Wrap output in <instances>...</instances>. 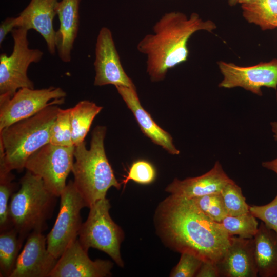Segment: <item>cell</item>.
Listing matches in <instances>:
<instances>
[{
  "label": "cell",
  "mask_w": 277,
  "mask_h": 277,
  "mask_svg": "<svg viewBox=\"0 0 277 277\" xmlns=\"http://www.w3.org/2000/svg\"><path fill=\"white\" fill-rule=\"evenodd\" d=\"M154 223L162 242L175 252L217 264L230 236L220 223L204 214L192 199L170 194L155 210Z\"/></svg>",
  "instance_id": "1"
},
{
  "label": "cell",
  "mask_w": 277,
  "mask_h": 277,
  "mask_svg": "<svg viewBox=\"0 0 277 277\" xmlns=\"http://www.w3.org/2000/svg\"><path fill=\"white\" fill-rule=\"evenodd\" d=\"M216 28L213 22L204 21L196 13L189 17L180 12L164 14L153 26V32L146 35L136 46L146 56V72L151 81H163L169 69L188 60V42L195 32H211Z\"/></svg>",
  "instance_id": "2"
},
{
  "label": "cell",
  "mask_w": 277,
  "mask_h": 277,
  "mask_svg": "<svg viewBox=\"0 0 277 277\" xmlns=\"http://www.w3.org/2000/svg\"><path fill=\"white\" fill-rule=\"evenodd\" d=\"M106 132L105 126H97L92 133L89 149L85 142L74 146L75 161L71 171L73 181L88 208L106 197L111 187L118 190L121 187L106 155L104 144Z\"/></svg>",
  "instance_id": "3"
},
{
  "label": "cell",
  "mask_w": 277,
  "mask_h": 277,
  "mask_svg": "<svg viewBox=\"0 0 277 277\" xmlns=\"http://www.w3.org/2000/svg\"><path fill=\"white\" fill-rule=\"evenodd\" d=\"M64 102V98L56 100L35 115L0 130V143L10 170L22 172L29 157L50 143L51 128L60 109L58 105Z\"/></svg>",
  "instance_id": "4"
},
{
  "label": "cell",
  "mask_w": 277,
  "mask_h": 277,
  "mask_svg": "<svg viewBox=\"0 0 277 277\" xmlns=\"http://www.w3.org/2000/svg\"><path fill=\"white\" fill-rule=\"evenodd\" d=\"M19 190L9 203V216L19 235L25 239L33 231L43 232L52 216L58 197L45 186L42 179L26 170Z\"/></svg>",
  "instance_id": "5"
},
{
  "label": "cell",
  "mask_w": 277,
  "mask_h": 277,
  "mask_svg": "<svg viewBox=\"0 0 277 277\" xmlns=\"http://www.w3.org/2000/svg\"><path fill=\"white\" fill-rule=\"evenodd\" d=\"M111 205L106 197L91 205L86 221L82 223L78 240L88 252L90 248L108 254L119 267H123L120 247L124 238L122 228L112 219Z\"/></svg>",
  "instance_id": "6"
},
{
  "label": "cell",
  "mask_w": 277,
  "mask_h": 277,
  "mask_svg": "<svg viewBox=\"0 0 277 277\" xmlns=\"http://www.w3.org/2000/svg\"><path fill=\"white\" fill-rule=\"evenodd\" d=\"M28 31L23 27L11 32L13 48L11 54L0 55V97H11L19 89H33V83L27 75L29 66L41 61L43 52L29 47Z\"/></svg>",
  "instance_id": "7"
},
{
  "label": "cell",
  "mask_w": 277,
  "mask_h": 277,
  "mask_svg": "<svg viewBox=\"0 0 277 277\" xmlns=\"http://www.w3.org/2000/svg\"><path fill=\"white\" fill-rule=\"evenodd\" d=\"M60 210L54 224L47 235V247L57 259L76 240L82 225L81 211L88 205L74 184L69 180L60 196Z\"/></svg>",
  "instance_id": "8"
},
{
  "label": "cell",
  "mask_w": 277,
  "mask_h": 277,
  "mask_svg": "<svg viewBox=\"0 0 277 277\" xmlns=\"http://www.w3.org/2000/svg\"><path fill=\"white\" fill-rule=\"evenodd\" d=\"M74 150V146H62L48 143L29 157L25 169L41 177L46 188L59 197L72 171Z\"/></svg>",
  "instance_id": "9"
},
{
  "label": "cell",
  "mask_w": 277,
  "mask_h": 277,
  "mask_svg": "<svg viewBox=\"0 0 277 277\" xmlns=\"http://www.w3.org/2000/svg\"><path fill=\"white\" fill-rule=\"evenodd\" d=\"M66 93L60 87L22 88L11 97H0V130L37 113Z\"/></svg>",
  "instance_id": "10"
},
{
  "label": "cell",
  "mask_w": 277,
  "mask_h": 277,
  "mask_svg": "<svg viewBox=\"0 0 277 277\" xmlns=\"http://www.w3.org/2000/svg\"><path fill=\"white\" fill-rule=\"evenodd\" d=\"M217 64L223 76L220 87H242L259 96L262 87L277 88V59L247 67L221 61Z\"/></svg>",
  "instance_id": "11"
},
{
  "label": "cell",
  "mask_w": 277,
  "mask_h": 277,
  "mask_svg": "<svg viewBox=\"0 0 277 277\" xmlns=\"http://www.w3.org/2000/svg\"><path fill=\"white\" fill-rule=\"evenodd\" d=\"M95 55V86L113 85L136 88L123 67L112 32L106 27H102L98 32Z\"/></svg>",
  "instance_id": "12"
},
{
  "label": "cell",
  "mask_w": 277,
  "mask_h": 277,
  "mask_svg": "<svg viewBox=\"0 0 277 277\" xmlns=\"http://www.w3.org/2000/svg\"><path fill=\"white\" fill-rule=\"evenodd\" d=\"M113 266L109 260H92L77 239L59 258L48 277H105L111 275Z\"/></svg>",
  "instance_id": "13"
},
{
  "label": "cell",
  "mask_w": 277,
  "mask_h": 277,
  "mask_svg": "<svg viewBox=\"0 0 277 277\" xmlns=\"http://www.w3.org/2000/svg\"><path fill=\"white\" fill-rule=\"evenodd\" d=\"M27 238L10 277H48L58 259L48 251L46 236L33 231Z\"/></svg>",
  "instance_id": "14"
},
{
  "label": "cell",
  "mask_w": 277,
  "mask_h": 277,
  "mask_svg": "<svg viewBox=\"0 0 277 277\" xmlns=\"http://www.w3.org/2000/svg\"><path fill=\"white\" fill-rule=\"evenodd\" d=\"M217 266L220 276H258L253 238L231 236L229 245Z\"/></svg>",
  "instance_id": "15"
},
{
  "label": "cell",
  "mask_w": 277,
  "mask_h": 277,
  "mask_svg": "<svg viewBox=\"0 0 277 277\" xmlns=\"http://www.w3.org/2000/svg\"><path fill=\"white\" fill-rule=\"evenodd\" d=\"M233 181L224 171L220 162L216 161L213 167L206 173L183 180L175 179L165 190L170 194L192 199L221 193L223 188Z\"/></svg>",
  "instance_id": "16"
},
{
  "label": "cell",
  "mask_w": 277,
  "mask_h": 277,
  "mask_svg": "<svg viewBox=\"0 0 277 277\" xmlns=\"http://www.w3.org/2000/svg\"><path fill=\"white\" fill-rule=\"evenodd\" d=\"M58 0H31L17 16L18 27L35 30L45 39L48 50L54 54L56 49V31L53 21L56 14Z\"/></svg>",
  "instance_id": "17"
},
{
  "label": "cell",
  "mask_w": 277,
  "mask_h": 277,
  "mask_svg": "<svg viewBox=\"0 0 277 277\" xmlns=\"http://www.w3.org/2000/svg\"><path fill=\"white\" fill-rule=\"evenodd\" d=\"M115 87L128 108L133 113L143 133L170 154H179L180 151L174 145L170 134L161 128L141 105L136 88L123 86Z\"/></svg>",
  "instance_id": "18"
},
{
  "label": "cell",
  "mask_w": 277,
  "mask_h": 277,
  "mask_svg": "<svg viewBox=\"0 0 277 277\" xmlns=\"http://www.w3.org/2000/svg\"><path fill=\"white\" fill-rule=\"evenodd\" d=\"M81 0H61L56 6L60 27L56 31L55 43L58 55L64 62L71 61V53L80 25Z\"/></svg>",
  "instance_id": "19"
},
{
  "label": "cell",
  "mask_w": 277,
  "mask_h": 277,
  "mask_svg": "<svg viewBox=\"0 0 277 277\" xmlns=\"http://www.w3.org/2000/svg\"><path fill=\"white\" fill-rule=\"evenodd\" d=\"M253 241L258 276L277 277V233L261 222Z\"/></svg>",
  "instance_id": "20"
},
{
  "label": "cell",
  "mask_w": 277,
  "mask_h": 277,
  "mask_svg": "<svg viewBox=\"0 0 277 277\" xmlns=\"http://www.w3.org/2000/svg\"><path fill=\"white\" fill-rule=\"evenodd\" d=\"M102 108L88 100L81 101L70 108V117L74 146L84 142L94 118Z\"/></svg>",
  "instance_id": "21"
},
{
  "label": "cell",
  "mask_w": 277,
  "mask_h": 277,
  "mask_svg": "<svg viewBox=\"0 0 277 277\" xmlns=\"http://www.w3.org/2000/svg\"><path fill=\"white\" fill-rule=\"evenodd\" d=\"M243 16L262 30L277 27V0H254L241 5Z\"/></svg>",
  "instance_id": "22"
},
{
  "label": "cell",
  "mask_w": 277,
  "mask_h": 277,
  "mask_svg": "<svg viewBox=\"0 0 277 277\" xmlns=\"http://www.w3.org/2000/svg\"><path fill=\"white\" fill-rule=\"evenodd\" d=\"M24 240L13 227L1 232V276L10 277L14 268Z\"/></svg>",
  "instance_id": "23"
},
{
  "label": "cell",
  "mask_w": 277,
  "mask_h": 277,
  "mask_svg": "<svg viewBox=\"0 0 277 277\" xmlns=\"http://www.w3.org/2000/svg\"><path fill=\"white\" fill-rule=\"evenodd\" d=\"M8 167L5 156H0V231L12 228L9 216V201L15 190V176Z\"/></svg>",
  "instance_id": "24"
},
{
  "label": "cell",
  "mask_w": 277,
  "mask_h": 277,
  "mask_svg": "<svg viewBox=\"0 0 277 277\" xmlns=\"http://www.w3.org/2000/svg\"><path fill=\"white\" fill-rule=\"evenodd\" d=\"M256 218L249 211L236 215H227L220 223L230 236L253 238L259 228Z\"/></svg>",
  "instance_id": "25"
},
{
  "label": "cell",
  "mask_w": 277,
  "mask_h": 277,
  "mask_svg": "<svg viewBox=\"0 0 277 277\" xmlns=\"http://www.w3.org/2000/svg\"><path fill=\"white\" fill-rule=\"evenodd\" d=\"M221 194L228 215L236 216L250 211L241 187L234 181L223 188Z\"/></svg>",
  "instance_id": "26"
},
{
  "label": "cell",
  "mask_w": 277,
  "mask_h": 277,
  "mask_svg": "<svg viewBox=\"0 0 277 277\" xmlns=\"http://www.w3.org/2000/svg\"><path fill=\"white\" fill-rule=\"evenodd\" d=\"M70 112V108H60L51 128L50 143L62 146H74Z\"/></svg>",
  "instance_id": "27"
},
{
  "label": "cell",
  "mask_w": 277,
  "mask_h": 277,
  "mask_svg": "<svg viewBox=\"0 0 277 277\" xmlns=\"http://www.w3.org/2000/svg\"><path fill=\"white\" fill-rule=\"evenodd\" d=\"M200 210L212 221L220 223L228 215L221 193L192 199Z\"/></svg>",
  "instance_id": "28"
},
{
  "label": "cell",
  "mask_w": 277,
  "mask_h": 277,
  "mask_svg": "<svg viewBox=\"0 0 277 277\" xmlns=\"http://www.w3.org/2000/svg\"><path fill=\"white\" fill-rule=\"evenodd\" d=\"M156 174L155 169L151 163L144 160H137L132 164L121 184L124 188L131 180L142 185L150 184L155 180Z\"/></svg>",
  "instance_id": "29"
},
{
  "label": "cell",
  "mask_w": 277,
  "mask_h": 277,
  "mask_svg": "<svg viewBox=\"0 0 277 277\" xmlns=\"http://www.w3.org/2000/svg\"><path fill=\"white\" fill-rule=\"evenodd\" d=\"M177 265L172 269L171 277L195 276L203 261L197 256L188 253H181Z\"/></svg>",
  "instance_id": "30"
},
{
  "label": "cell",
  "mask_w": 277,
  "mask_h": 277,
  "mask_svg": "<svg viewBox=\"0 0 277 277\" xmlns=\"http://www.w3.org/2000/svg\"><path fill=\"white\" fill-rule=\"evenodd\" d=\"M249 210L256 218L277 233V194L267 204L249 206Z\"/></svg>",
  "instance_id": "31"
},
{
  "label": "cell",
  "mask_w": 277,
  "mask_h": 277,
  "mask_svg": "<svg viewBox=\"0 0 277 277\" xmlns=\"http://www.w3.org/2000/svg\"><path fill=\"white\" fill-rule=\"evenodd\" d=\"M18 27V18L7 17L1 22L0 25V44L1 45L6 36L15 28Z\"/></svg>",
  "instance_id": "32"
},
{
  "label": "cell",
  "mask_w": 277,
  "mask_h": 277,
  "mask_svg": "<svg viewBox=\"0 0 277 277\" xmlns=\"http://www.w3.org/2000/svg\"><path fill=\"white\" fill-rule=\"evenodd\" d=\"M196 277H219L220 272L217 264L203 262L196 276Z\"/></svg>",
  "instance_id": "33"
},
{
  "label": "cell",
  "mask_w": 277,
  "mask_h": 277,
  "mask_svg": "<svg viewBox=\"0 0 277 277\" xmlns=\"http://www.w3.org/2000/svg\"><path fill=\"white\" fill-rule=\"evenodd\" d=\"M262 166L277 174V157L270 161L263 162Z\"/></svg>",
  "instance_id": "34"
},
{
  "label": "cell",
  "mask_w": 277,
  "mask_h": 277,
  "mask_svg": "<svg viewBox=\"0 0 277 277\" xmlns=\"http://www.w3.org/2000/svg\"><path fill=\"white\" fill-rule=\"evenodd\" d=\"M270 124L273 134V137L277 142V121L271 122Z\"/></svg>",
  "instance_id": "35"
},
{
  "label": "cell",
  "mask_w": 277,
  "mask_h": 277,
  "mask_svg": "<svg viewBox=\"0 0 277 277\" xmlns=\"http://www.w3.org/2000/svg\"><path fill=\"white\" fill-rule=\"evenodd\" d=\"M228 2L230 6H234L238 4V0H228Z\"/></svg>",
  "instance_id": "36"
},
{
  "label": "cell",
  "mask_w": 277,
  "mask_h": 277,
  "mask_svg": "<svg viewBox=\"0 0 277 277\" xmlns=\"http://www.w3.org/2000/svg\"><path fill=\"white\" fill-rule=\"evenodd\" d=\"M254 0H238V4H244L250 3Z\"/></svg>",
  "instance_id": "37"
}]
</instances>
